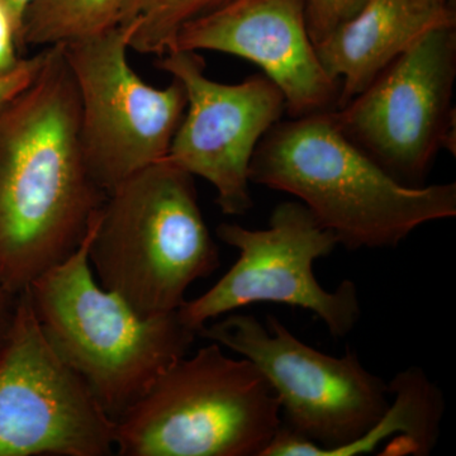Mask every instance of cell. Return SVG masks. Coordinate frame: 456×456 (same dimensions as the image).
<instances>
[{"label": "cell", "instance_id": "16", "mask_svg": "<svg viewBox=\"0 0 456 456\" xmlns=\"http://www.w3.org/2000/svg\"><path fill=\"white\" fill-rule=\"evenodd\" d=\"M232 0H125L118 26L128 47L142 55L163 56L180 29Z\"/></svg>", "mask_w": 456, "mask_h": 456}, {"label": "cell", "instance_id": "2", "mask_svg": "<svg viewBox=\"0 0 456 456\" xmlns=\"http://www.w3.org/2000/svg\"><path fill=\"white\" fill-rule=\"evenodd\" d=\"M254 184L298 198L347 250L395 248L456 216V184L407 187L351 142L332 110L277 122L251 159Z\"/></svg>", "mask_w": 456, "mask_h": 456}, {"label": "cell", "instance_id": "4", "mask_svg": "<svg viewBox=\"0 0 456 456\" xmlns=\"http://www.w3.org/2000/svg\"><path fill=\"white\" fill-rule=\"evenodd\" d=\"M89 263L98 283L139 316L178 311L189 287L221 265L194 176L163 159L110 189Z\"/></svg>", "mask_w": 456, "mask_h": 456}, {"label": "cell", "instance_id": "7", "mask_svg": "<svg viewBox=\"0 0 456 456\" xmlns=\"http://www.w3.org/2000/svg\"><path fill=\"white\" fill-rule=\"evenodd\" d=\"M216 233L239 251V259L211 289L180 305V318L197 335L216 318L264 302L312 312L335 338L358 325L362 305L355 283L344 281L334 292L318 283L314 263L338 242L302 202L278 204L263 230L224 222Z\"/></svg>", "mask_w": 456, "mask_h": 456}, {"label": "cell", "instance_id": "17", "mask_svg": "<svg viewBox=\"0 0 456 456\" xmlns=\"http://www.w3.org/2000/svg\"><path fill=\"white\" fill-rule=\"evenodd\" d=\"M367 0H305V25L316 46L353 17Z\"/></svg>", "mask_w": 456, "mask_h": 456}, {"label": "cell", "instance_id": "3", "mask_svg": "<svg viewBox=\"0 0 456 456\" xmlns=\"http://www.w3.org/2000/svg\"><path fill=\"white\" fill-rule=\"evenodd\" d=\"M99 213L77 250L26 290L51 347L116 422L174 362L188 355L198 335L178 311L141 317L95 281L89 248Z\"/></svg>", "mask_w": 456, "mask_h": 456}, {"label": "cell", "instance_id": "8", "mask_svg": "<svg viewBox=\"0 0 456 456\" xmlns=\"http://www.w3.org/2000/svg\"><path fill=\"white\" fill-rule=\"evenodd\" d=\"M456 25L426 32L362 94L332 110L342 134L407 187H422L441 150L455 155Z\"/></svg>", "mask_w": 456, "mask_h": 456}, {"label": "cell", "instance_id": "6", "mask_svg": "<svg viewBox=\"0 0 456 456\" xmlns=\"http://www.w3.org/2000/svg\"><path fill=\"white\" fill-rule=\"evenodd\" d=\"M198 336L250 360L281 402L283 424L264 456H326L360 439L391 403L388 384L356 351L327 355L278 317L227 314Z\"/></svg>", "mask_w": 456, "mask_h": 456}, {"label": "cell", "instance_id": "20", "mask_svg": "<svg viewBox=\"0 0 456 456\" xmlns=\"http://www.w3.org/2000/svg\"><path fill=\"white\" fill-rule=\"evenodd\" d=\"M18 294L0 287V338L7 331L16 310Z\"/></svg>", "mask_w": 456, "mask_h": 456}, {"label": "cell", "instance_id": "12", "mask_svg": "<svg viewBox=\"0 0 456 456\" xmlns=\"http://www.w3.org/2000/svg\"><path fill=\"white\" fill-rule=\"evenodd\" d=\"M171 50L218 51L248 60L283 93L290 118L338 106L340 82L318 60L305 0H232L183 27Z\"/></svg>", "mask_w": 456, "mask_h": 456}, {"label": "cell", "instance_id": "5", "mask_svg": "<svg viewBox=\"0 0 456 456\" xmlns=\"http://www.w3.org/2000/svg\"><path fill=\"white\" fill-rule=\"evenodd\" d=\"M281 402L250 360L212 342L174 362L116 421L119 456H264Z\"/></svg>", "mask_w": 456, "mask_h": 456}, {"label": "cell", "instance_id": "15", "mask_svg": "<svg viewBox=\"0 0 456 456\" xmlns=\"http://www.w3.org/2000/svg\"><path fill=\"white\" fill-rule=\"evenodd\" d=\"M125 0H35L23 16L20 55L28 47L86 40L118 26Z\"/></svg>", "mask_w": 456, "mask_h": 456}, {"label": "cell", "instance_id": "21", "mask_svg": "<svg viewBox=\"0 0 456 456\" xmlns=\"http://www.w3.org/2000/svg\"><path fill=\"white\" fill-rule=\"evenodd\" d=\"M4 2L7 3L8 7L11 8L12 13L14 14L18 23L22 27L23 16H25L27 8H28L35 0H4Z\"/></svg>", "mask_w": 456, "mask_h": 456}, {"label": "cell", "instance_id": "11", "mask_svg": "<svg viewBox=\"0 0 456 456\" xmlns=\"http://www.w3.org/2000/svg\"><path fill=\"white\" fill-rule=\"evenodd\" d=\"M155 64L187 93L184 116L165 159L211 183L224 215H246L254 206L251 159L285 112L283 93L264 74L239 84L215 82L204 74L206 60L198 51H167Z\"/></svg>", "mask_w": 456, "mask_h": 456}, {"label": "cell", "instance_id": "9", "mask_svg": "<svg viewBox=\"0 0 456 456\" xmlns=\"http://www.w3.org/2000/svg\"><path fill=\"white\" fill-rule=\"evenodd\" d=\"M127 33L110 31L64 45L80 99V139L90 174L106 193L167 158L187 108L173 77L155 88L128 61Z\"/></svg>", "mask_w": 456, "mask_h": 456}, {"label": "cell", "instance_id": "22", "mask_svg": "<svg viewBox=\"0 0 456 456\" xmlns=\"http://www.w3.org/2000/svg\"><path fill=\"white\" fill-rule=\"evenodd\" d=\"M422 4L434 5V7H445V5H452L454 0H417Z\"/></svg>", "mask_w": 456, "mask_h": 456}, {"label": "cell", "instance_id": "18", "mask_svg": "<svg viewBox=\"0 0 456 456\" xmlns=\"http://www.w3.org/2000/svg\"><path fill=\"white\" fill-rule=\"evenodd\" d=\"M20 26L4 0H0V75L13 70L23 56L20 51Z\"/></svg>", "mask_w": 456, "mask_h": 456}, {"label": "cell", "instance_id": "14", "mask_svg": "<svg viewBox=\"0 0 456 456\" xmlns=\"http://www.w3.org/2000/svg\"><path fill=\"white\" fill-rule=\"evenodd\" d=\"M391 403L370 430L349 445L326 456L373 454L380 444H389L383 455H430L439 441L445 413V398L424 369L399 371L388 384Z\"/></svg>", "mask_w": 456, "mask_h": 456}, {"label": "cell", "instance_id": "19", "mask_svg": "<svg viewBox=\"0 0 456 456\" xmlns=\"http://www.w3.org/2000/svg\"><path fill=\"white\" fill-rule=\"evenodd\" d=\"M46 59V47L31 57H23L20 64L7 74L0 75V104L28 86Z\"/></svg>", "mask_w": 456, "mask_h": 456}, {"label": "cell", "instance_id": "13", "mask_svg": "<svg viewBox=\"0 0 456 456\" xmlns=\"http://www.w3.org/2000/svg\"><path fill=\"white\" fill-rule=\"evenodd\" d=\"M446 25H456L452 5L367 0L353 17L314 46L326 73L340 82L336 110L362 94L426 32Z\"/></svg>", "mask_w": 456, "mask_h": 456}, {"label": "cell", "instance_id": "1", "mask_svg": "<svg viewBox=\"0 0 456 456\" xmlns=\"http://www.w3.org/2000/svg\"><path fill=\"white\" fill-rule=\"evenodd\" d=\"M80 139V99L64 45L0 104V287L22 292L77 250L106 202Z\"/></svg>", "mask_w": 456, "mask_h": 456}, {"label": "cell", "instance_id": "10", "mask_svg": "<svg viewBox=\"0 0 456 456\" xmlns=\"http://www.w3.org/2000/svg\"><path fill=\"white\" fill-rule=\"evenodd\" d=\"M114 428L42 334L23 289L0 338V456L112 455Z\"/></svg>", "mask_w": 456, "mask_h": 456}]
</instances>
